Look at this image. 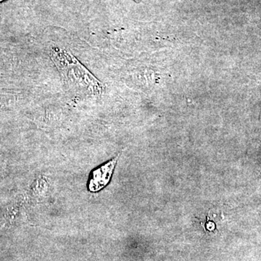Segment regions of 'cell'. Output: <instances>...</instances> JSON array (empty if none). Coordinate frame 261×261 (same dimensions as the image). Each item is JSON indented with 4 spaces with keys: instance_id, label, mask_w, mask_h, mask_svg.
<instances>
[{
    "instance_id": "6da1fadb",
    "label": "cell",
    "mask_w": 261,
    "mask_h": 261,
    "mask_svg": "<svg viewBox=\"0 0 261 261\" xmlns=\"http://www.w3.org/2000/svg\"><path fill=\"white\" fill-rule=\"evenodd\" d=\"M49 55L70 92L80 97L101 96L102 83L70 51L53 45Z\"/></svg>"
},
{
    "instance_id": "7a4b0ae2",
    "label": "cell",
    "mask_w": 261,
    "mask_h": 261,
    "mask_svg": "<svg viewBox=\"0 0 261 261\" xmlns=\"http://www.w3.org/2000/svg\"><path fill=\"white\" fill-rule=\"evenodd\" d=\"M118 157L119 156H117L112 161H109L93 171L89 185V190L91 191L94 192L99 191L109 183Z\"/></svg>"
}]
</instances>
